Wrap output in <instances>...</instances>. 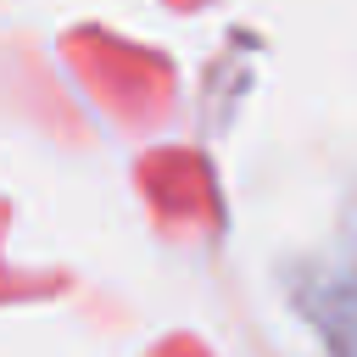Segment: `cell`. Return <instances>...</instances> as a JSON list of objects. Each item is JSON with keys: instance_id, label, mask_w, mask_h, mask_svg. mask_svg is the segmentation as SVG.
<instances>
[{"instance_id": "1", "label": "cell", "mask_w": 357, "mask_h": 357, "mask_svg": "<svg viewBox=\"0 0 357 357\" xmlns=\"http://www.w3.org/2000/svg\"><path fill=\"white\" fill-rule=\"evenodd\" d=\"M324 340L335 357H357V240L340 251V262L318 279V290L307 296Z\"/></svg>"}]
</instances>
